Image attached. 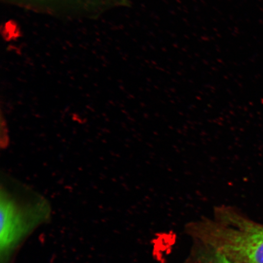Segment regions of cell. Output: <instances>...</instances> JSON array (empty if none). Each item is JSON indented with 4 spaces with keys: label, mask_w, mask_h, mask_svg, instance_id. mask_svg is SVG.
Instances as JSON below:
<instances>
[{
    "label": "cell",
    "mask_w": 263,
    "mask_h": 263,
    "mask_svg": "<svg viewBox=\"0 0 263 263\" xmlns=\"http://www.w3.org/2000/svg\"><path fill=\"white\" fill-rule=\"evenodd\" d=\"M185 233L240 263H263V224L232 206L214 210L213 218H204L185 226Z\"/></svg>",
    "instance_id": "cell-1"
},
{
    "label": "cell",
    "mask_w": 263,
    "mask_h": 263,
    "mask_svg": "<svg viewBox=\"0 0 263 263\" xmlns=\"http://www.w3.org/2000/svg\"><path fill=\"white\" fill-rule=\"evenodd\" d=\"M51 212L49 200L37 191L14 177L2 176L1 263H11L25 239L50 219Z\"/></svg>",
    "instance_id": "cell-2"
},
{
    "label": "cell",
    "mask_w": 263,
    "mask_h": 263,
    "mask_svg": "<svg viewBox=\"0 0 263 263\" xmlns=\"http://www.w3.org/2000/svg\"><path fill=\"white\" fill-rule=\"evenodd\" d=\"M185 263H240L233 260L212 247L193 241Z\"/></svg>",
    "instance_id": "cell-3"
}]
</instances>
